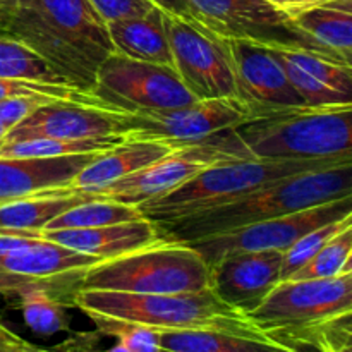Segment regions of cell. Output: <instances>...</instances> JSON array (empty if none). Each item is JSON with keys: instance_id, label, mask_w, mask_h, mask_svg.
<instances>
[{"instance_id": "obj_1", "label": "cell", "mask_w": 352, "mask_h": 352, "mask_svg": "<svg viewBox=\"0 0 352 352\" xmlns=\"http://www.w3.org/2000/svg\"><path fill=\"white\" fill-rule=\"evenodd\" d=\"M0 31L85 91H91L100 64L113 52L107 23L88 0H17L0 10Z\"/></svg>"}, {"instance_id": "obj_2", "label": "cell", "mask_w": 352, "mask_h": 352, "mask_svg": "<svg viewBox=\"0 0 352 352\" xmlns=\"http://www.w3.org/2000/svg\"><path fill=\"white\" fill-rule=\"evenodd\" d=\"M352 196V162L291 175L217 208L157 223L164 241L192 243Z\"/></svg>"}, {"instance_id": "obj_3", "label": "cell", "mask_w": 352, "mask_h": 352, "mask_svg": "<svg viewBox=\"0 0 352 352\" xmlns=\"http://www.w3.org/2000/svg\"><path fill=\"white\" fill-rule=\"evenodd\" d=\"M74 306L88 316L158 330H212L267 339L244 313L226 305L213 289L179 294H133L81 289Z\"/></svg>"}, {"instance_id": "obj_4", "label": "cell", "mask_w": 352, "mask_h": 352, "mask_svg": "<svg viewBox=\"0 0 352 352\" xmlns=\"http://www.w3.org/2000/svg\"><path fill=\"white\" fill-rule=\"evenodd\" d=\"M234 131L256 160H352V105L265 110Z\"/></svg>"}, {"instance_id": "obj_5", "label": "cell", "mask_w": 352, "mask_h": 352, "mask_svg": "<svg viewBox=\"0 0 352 352\" xmlns=\"http://www.w3.org/2000/svg\"><path fill=\"white\" fill-rule=\"evenodd\" d=\"M352 162L351 158L332 160H244L213 165L189 179L179 188L151 201L138 205L141 217L155 223L174 222L205 210L234 201L263 186L291 175Z\"/></svg>"}, {"instance_id": "obj_6", "label": "cell", "mask_w": 352, "mask_h": 352, "mask_svg": "<svg viewBox=\"0 0 352 352\" xmlns=\"http://www.w3.org/2000/svg\"><path fill=\"white\" fill-rule=\"evenodd\" d=\"M352 315V272L332 278L282 280L248 315L267 339L285 347L315 346L327 325Z\"/></svg>"}, {"instance_id": "obj_7", "label": "cell", "mask_w": 352, "mask_h": 352, "mask_svg": "<svg viewBox=\"0 0 352 352\" xmlns=\"http://www.w3.org/2000/svg\"><path fill=\"white\" fill-rule=\"evenodd\" d=\"M81 289L179 294L212 287L208 265L191 244L162 239L133 253L98 261L86 270Z\"/></svg>"}, {"instance_id": "obj_8", "label": "cell", "mask_w": 352, "mask_h": 352, "mask_svg": "<svg viewBox=\"0 0 352 352\" xmlns=\"http://www.w3.org/2000/svg\"><path fill=\"white\" fill-rule=\"evenodd\" d=\"M170 146H174L170 155L116 181L100 192V198L138 206L167 195L213 165L253 160V155L244 146L234 127L213 133L192 143Z\"/></svg>"}, {"instance_id": "obj_9", "label": "cell", "mask_w": 352, "mask_h": 352, "mask_svg": "<svg viewBox=\"0 0 352 352\" xmlns=\"http://www.w3.org/2000/svg\"><path fill=\"white\" fill-rule=\"evenodd\" d=\"M196 23L223 40H248L275 48L305 50L340 62L337 55L302 33L291 16L267 0H184ZM349 65V64H346Z\"/></svg>"}, {"instance_id": "obj_10", "label": "cell", "mask_w": 352, "mask_h": 352, "mask_svg": "<svg viewBox=\"0 0 352 352\" xmlns=\"http://www.w3.org/2000/svg\"><path fill=\"white\" fill-rule=\"evenodd\" d=\"M91 93L107 109L122 113L177 109L198 102L174 67L136 60L119 52H112L100 64Z\"/></svg>"}, {"instance_id": "obj_11", "label": "cell", "mask_w": 352, "mask_h": 352, "mask_svg": "<svg viewBox=\"0 0 352 352\" xmlns=\"http://www.w3.org/2000/svg\"><path fill=\"white\" fill-rule=\"evenodd\" d=\"M98 261L40 237L0 258V294L17 299L30 291H43L64 306H74L86 270Z\"/></svg>"}, {"instance_id": "obj_12", "label": "cell", "mask_w": 352, "mask_h": 352, "mask_svg": "<svg viewBox=\"0 0 352 352\" xmlns=\"http://www.w3.org/2000/svg\"><path fill=\"white\" fill-rule=\"evenodd\" d=\"M174 69L198 100L237 98L230 57L222 38L162 10Z\"/></svg>"}, {"instance_id": "obj_13", "label": "cell", "mask_w": 352, "mask_h": 352, "mask_svg": "<svg viewBox=\"0 0 352 352\" xmlns=\"http://www.w3.org/2000/svg\"><path fill=\"white\" fill-rule=\"evenodd\" d=\"M349 215H352V196L277 217V219L261 220V222L241 227L232 232L205 237V239L192 241L188 244H191L201 254L210 268V265L215 263L217 260L232 253L267 250L285 251L305 234Z\"/></svg>"}, {"instance_id": "obj_14", "label": "cell", "mask_w": 352, "mask_h": 352, "mask_svg": "<svg viewBox=\"0 0 352 352\" xmlns=\"http://www.w3.org/2000/svg\"><path fill=\"white\" fill-rule=\"evenodd\" d=\"M250 116V109L237 98H213L177 109L124 113V126L126 140L184 144L236 127Z\"/></svg>"}, {"instance_id": "obj_15", "label": "cell", "mask_w": 352, "mask_h": 352, "mask_svg": "<svg viewBox=\"0 0 352 352\" xmlns=\"http://www.w3.org/2000/svg\"><path fill=\"white\" fill-rule=\"evenodd\" d=\"M223 43L236 79L237 100L250 109L251 116L282 107L305 105L270 47L248 40H223Z\"/></svg>"}, {"instance_id": "obj_16", "label": "cell", "mask_w": 352, "mask_h": 352, "mask_svg": "<svg viewBox=\"0 0 352 352\" xmlns=\"http://www.w3.org/2000/svg\"><path fill=\"white\" fill-rule=\"evenodd\" d=\"M284 251H244L210 265V287L226 305L250 315L282 282Z\"/></svg>"}, {"instance_id": "obj_17", "label": "cell", "mask_w": 352, "mask_h": 352, "mask_svg": "<svg viewBox=\"0 0 352 352\" xmlns=\"http://www.w3.org/2000/svg\"><path fill=\"white\" fill-rule=\"evenodd\" d=\"M126 134L124 113L102 107L54 100L38 107L34 112L7 133L3 141L57 138V140H86V138Z\"/></svg>"}, {"instance_id": "obj_18", "label": "cell", "mask_w": 352, "mask_h": 352, "mask_svg": "<svg viewBox=\"0 0 352 352\" xmlns=\"http://www.w3.org/2000/svg\"><path fill=\"white\" fill-rule=\"evenodd\" d=\"M270 48L284 65L292 88L298 91L305 105H352L351 65L305 50Z\"/></svg>"}, {"instance_id": "obj_19", "label": "cell", "mask_w": 352, "mask_h": 352, "mask_svg": "<svg viewBox=\"0 0 352 352\" xmlns=\"http://www.w3.org/2000/svg\"><path fill=\"white\" fill-rule=\"evenodd\" d=\"M100 153L47 158L0 157V201L48 189L71 188L79 172Z\"/></svg>"}, {"instance_id": "obj_20", "label": "cell", "mask_w": 352, "mask_h": 352, "mask_svg": "<svg viewBox=\"0 0 352 352\" xmlns=\"http://www.w3.org/2000/svg\"><path fill=\"white\" fill-rule=\"evenodd\" d=\"M41 236L43 239L71 248L79 253L91 254L102 261L133 253L162 241L157 223L144 217L95 229L43 230Z\"/></svg>"}, {"instance_id": "obj_21", "label": "cell", "mask_w": 352, "mask_h": 352, "mask_svg": "<svg viewBox=\"0 0 352 352\" xmlns=\"http://www.w3.org/2000/svg\"><path fill=\"white\" fill-rule=\"evenodd\" d=\"M172 151L174 146L162 141L124 140L120 144L93 158L79 172L71 188L89 195H100L116 181L162 160Z\"/></svg>"}, {"instance_id": "obj_22", "label": "cell", "mask_w": 352, "mask_h": 352, "mask_svg": "<svg viewBox=\"0 0 352 352\" xmlns=\"http://www.w3.org/2000/svg\"><path fill=\"white\" fill-rule=\"evenodd\" d=\"M96 198L100 196L62 188L0 201V229L43 232L45 227L65 210Z\"/></svg>"}, {"instance_id": "obj_23", "label": "cell", "mask_w": 352, "mask_h": 352, "mask_svg": "<svg viewBox=\"0 0 352 352\" xmlns=\"http://www.w3.org/2000/svg\"><path fill=\"white\" fill-rule=\"evenodd\" d=\"M107 30L113 52H119L136 60L174 67L164 19H162V9L158 7L141 17L107 23Z\"/></svg>"}, {"instance_id": "obj_24", "label": "cell", "mask_w": 352, "mask_h": 352, "mask_svg": "<svg viewBox=\"0 0 352 352\" xmlns=\"http://www.w3.org/2000/svg\"><path fill=\"white\" fill-rule=\"evenodd\" d=\"M352 0H327L292 16V23L351 65Z\"/></svg>"}, {"instance_id": "obj_25", "label": "cell", "mask_w": 352, "mask_h": 352, "mask_svg": "<svg viewBox=\"0 0 352 352\" xmlns=\"http://www.w3.org/2000/svg\"><path fill=\"white\" fill-rule=\"evenodd\" d=\"M158 340L165 352H296L270 339L212 330H164Z\"/></svg>"}, {"instance_id": "obj_26", "label": "cell", "mask_w": 352, "mask_h": 352, "mask_svg": "<svg viewBox=\"0 0 352 352\" xmlns=\"http://www.w3.org/2000/svg\"><path fill=\"white\" fill-rule=\"evenodd\" d=\"M126 140V134L86 138V140H57V138H33V140L3 141L0 157L10 158H47L64 155L103 153Z\"/></svg>"}, {"instance_id": "obj_27", "label": "cell", "mask_w": 352, "mask_h": 352, "mask_svg": "<svg viewBox=\"0 0 352 352\" xmlns=\"http://www.w3.org/2000/svg\"><path fill=\"white\" fill-rule=\"evenodd\" d=\"M138 206L116 201L109 198H96L91 201L79 203L72 208L52 220L43 230H67V229H95V227L116 226L140 219Z\"/></svg>"}, {"instance_id": "obj_28", "label": "cell", "mask_w": 352, "mask_h": 352, "mask_svg": "<svg viewBox=\"0 0 352 352\" xmlns=\"http://www.w3.org/2000/svg\"><path fill=\"white\" fill-rule=\"evenodd\" d=\"M0 78L67 85L36 52L0 31Z\"/></svg>"}, {"instance_id": "obj_29", "label": "cell", "mask_w": 352, "mask_h": 352, "mask_svg": "<svg viewBox=\"0 0 352 352\" xmlns=\"http://www.w3.org/2000/svg\"><path fill=\"white\" fill-rule=\"evenodd\" d=\"M352 226L333 236L311 260L302 265L289 280L332 278L352 272Z\"/></svg>"}, {"instance_id": "obj_30", "label": "cell", "mask_w": 352, "mask_h": 352, "mask_svg": "<svg viewBox=\"0 0 352 352\" xmlns=\"http://www.w3.org/2000/svg\"><path fill=\"white\" fill-rule=\"evenodd\" d=\"M24 323L38 336H55L69 330L67 306L43 291H30L17 298Z\"/></svg>"}, {"instance_id": "obj_31", "label": "cell", "mask_w": 352, "mask_h": 352, "mask_svg": "<svg viewBox=\"0 0 352 352\" xmlns=\"http://www.w3.org/2000/svg\"><path fill=\"white\" fill-rule=\"evenodd\" d=\"M352 226V215L346 219L336 220V222L325 223L311 232L299 237L291 248L284 251V261H282V280H289L302 265L308 263L333 236Z\"/></svg>"}, {"instance_id": "obj_32", "label": "cell", "mask_w": 352, "mask_h": 352, "mask_svg": "<svg viewBox=\"0 0 352 352\" xmlns=\"http://www.w3.org/2000/svg\"><path fill=\"white\" fill-rule=\"evenodd\" d=\"M43 95L64 102L85 103V105L102 107L107 109L91 91H85L71 85H50V82L30 81V79H7L0 78V100L10 98V96H30ZM109 110V109H107ZM113 112V110H112Z\"/></svg>"}, {"instance_id": "obj_33", "label": "cell", "mask_w": 352, "mask_h": 352, "mask_svg": "<svg viewBox=\"0 0 352 352\" xmlns=\"http://www.w3.org/2000/svg\"><path fill=\"white\" fill-rule=\"evenodd\" d=\"M89 320L95 323L98 332L117 339L131 352H162L158 330L136 325V323L102 318V316H89Z\"/></svg>"}, {"instance_id": "obj_34", "label": "cell", "mask_w": 352, "mask_h": 352, "mask_svg": "<svg viewBox=\"0 0 352 352\" xmlns=\"http://www.w3.org/2000/svg\"><path fill=\"white\" fill-rule=\"evenodd\" d=\"M88 2L105 23L141 17L157 7L150 0H88Z\"/></svg>"}, {"instance_id": "obj_35", "label": "cell", "mask_w": 352, "mask_h": 352, "mask_svg": "<svg viewBox=\"0 0 352 352\" xmlns=\"http://www.w3.org/2000/svg\"><path fill=\"white\" fill-rule=\"evenodd\" d=\"M55 98L43 95H30V96H10V98L0 100V124L7 129H12L14 126L26 119L31 112L45 103L54 102Z\"/></svg>"}, {"instance_id": "obj_36", "label": "cell", "mask_w": 352, "mask_h": 352, "mask_svg": "<svg viewBox=\"0 0 352 352\" xmlns=\"http://www.w3.org/2000/svg\"><path fill=\"white\" fill-rule=\"evenodd\" d=\"M0 352H54L28 342L0 322Z\"/></svg>"}, {"instance_id": "obj_37", "label": "cell", "mask_w": 352, "mask_h": 352, "mask_svg": "<svg viewBox=\"0 0 352 352\" xmlns=\"http://www.w3.org/2000/svg\"><path fill=\"white\" fill-rule=\"evenodd\" d=\"M150 2H153L155 6H157L158 9L164 10V12L174 14V16L182 17V19L189 21V23L198 24L195 21V17L191 16V12H189V7H188V3L184 2V0H150ZM198 26H199V24H198Z\"/></svg>"}, {"instance_id": "obj_38", "label": "cell", "mask_w": 352, "mask_h": 352, "mask_svg": "<svg viewBox=\"0 0 352 352\" xmlns=\"http://www.w3.org/2000/svg\"><path fill=\"white\" fill-rule=\"evenodd\" d=\"M267 2H270L272 6H275V7H278L280 10H284V12L289 14L292 19V16H294V14L301 12V10L308 9V7L318 6V3L327 2V0H267Z\"/></svg>"}, {"instance_id": "obj_39", "label": "cell", "mask_w": 352, "mask_h": 352, "mask_svg": "<svg viewBox=\"0 0 352 352\" xmlns=\"http://www.w3.org/2000/svg\"><path fill=\"white\" fill-rule=\"evenodd\" d=\"M296 352H322L316 346H311V344H301V346L292 347Z\"/></svg>"}, {"instance_id": "obj_40", "label": "cell", "mask_w": 352, "mask_h": 352, "mask_svg": "<svg viewBox=\"0 0 352 352\" xmlns=\"http://www.w3.org/2000/svg\"><path fill=\"white\" fill-rule=\"evenodd\" d=\"M102 352H131V351L127 349V347L124 346V344H120L119 340H117V342L113 344V346L110 347V349H107V351H102Z\"/></svg>"}, {"instance_id": "obj_41", "label": "cell", "mask_w": 352, "mask_h": 352, "mask_svg": "<svg viewBox=\"0 0 352 352\" xmlns=\"http://www.w3.org/2000/svg\"><path fill=\"white\" fill-rule=\"evenodd\" d=\"M17 0H0V10H7L16 3Z\"/></svg>"}, {"instance_id": "obj_42", "label": "cell", "mask_w": 352, "mask_h": 352, "mask_svg": "<svg viewBox=\"0 0 352 352\" xmlns=\"http://www.w3.org/2000/svg\"><path fill=\"white\" fill-rule=\"evenodd\" d=\"M7 133H9V129H7L6 126H2V124H0V141H3V140H6Z\"/></svg>"}, {"instance_id": "obj_43", "label": "cell", "mask_w": 352, "mask_h": 352, "mask_svg": "<svg viewBox=\"0 0 352 352\" xmlns=\"http://www.w3.org/2000/svg\"><path fill=\"white\" fill-rule=\"evenodd\" d=\"M3 143V141H0V144H2Z\"/></svg>"}, {"instance_id": "obj_44", "label": "cell", "mask_w": 352, "mask_h": 352, "mask_svg": "<svg viewBox=\"0 0 352 352\" xmlns=\"http://www.w3.org/2000/svg\"><path fill=\"white\" fill-rule=\"evenodd\" d=\"M162 352H165V351H162Z\"/></svg>"}]
</instances>
